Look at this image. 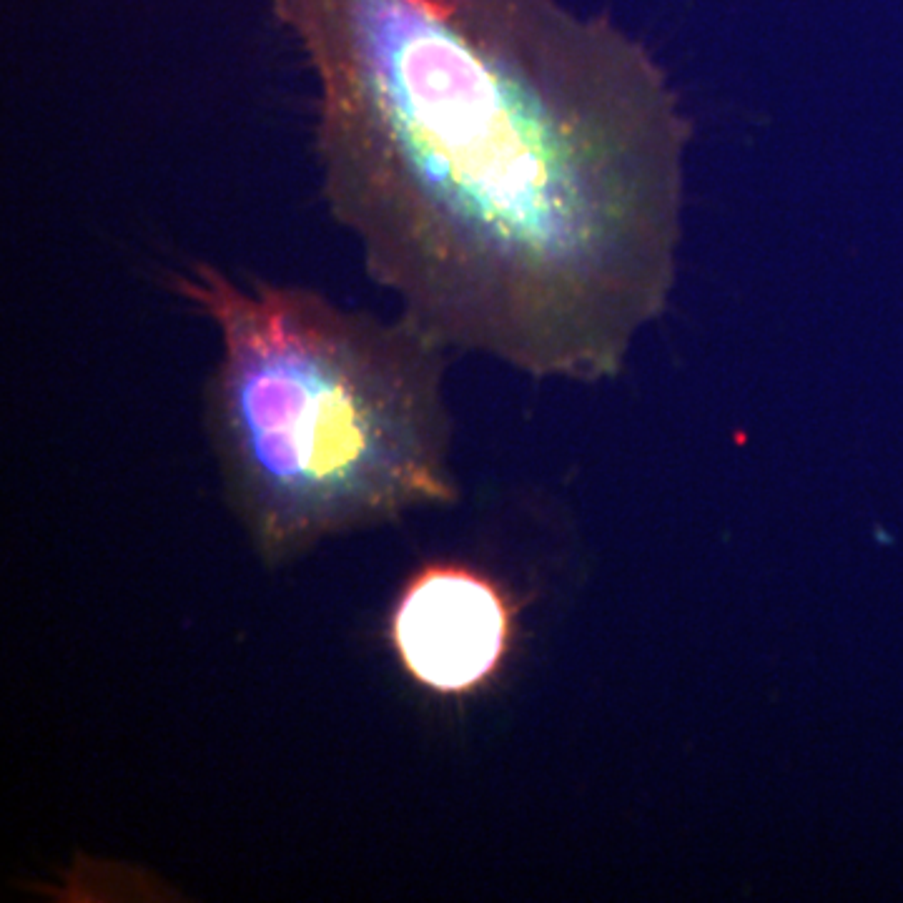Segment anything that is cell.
<instances>
[{"instance_id":"6da1fadb","label":"cell","mask_w":903,"mask_h":903,"mask_svg":"<svg viewBox=\"0 0 903 903\" xmlns=\"http://www.w3.org/2000/svg\"><path fill=\"white\" fill-rule=\"evenodd\" d=\"M314 78L334 224L447 349L600 379L670 301L680 98L607 15L562 0H269Z\"/></svg>"},{"instance_id":"7a4b0ae2","label":"cell","mask_w":903,"mask_h":903,"mask_svg":"<svg viewBox=\"0 0 903 903\" xmlns=\"http://www.w3.org/2000/svg\"><path fill=\"white\" fill-rule=\"evenodd\" d=\"M173 291L217 329L204 422L224 492L256 555L291 560L324 539L452 502L445 344L394 314L314 286L196 262Z\"/></svg>"},{"instance_id":"3957f363","label":"cell","mask_w":903,"mask_h":903,"mask_svg":"<svg viewBox=\"0 0 903 903\" xmlns=\"http://www.w3.org/2000/svg\"><path fill=\"white\" fill-rule=\"evenodd\" d=\"M389 640L414 683L459 696L480 687L502 663L510 610L480 575L432 567L401 590Z\"/></svg>"}]
</instances>
